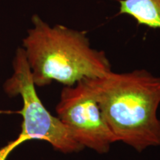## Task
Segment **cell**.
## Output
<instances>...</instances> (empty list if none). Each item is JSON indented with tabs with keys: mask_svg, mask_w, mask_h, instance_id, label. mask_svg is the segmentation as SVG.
<instances>
[{
	"mask_svg": "<svg viewBox=\"0 0 160 160\" xmlns=\"http://www.w3.org/2000/svg\"><path fill=\"white\" fill-rule=\"evenodd\" d=\"M31 22L22 48L36 86L43 87L53 81L73 86L112 71L107 55L91 47L85 31L51 26L38 14L33 15Z\"/></svg>",
	"mask_w": 160,
	"mask_h": 160,
	"instance_id": "cell-2",
	"label": "cell"
},
{
	"mask_svg": "<svg viewBox=\"0 0 160 160\" xmlns=\"http://www.w3.org/2000/svg\"><path fill=\"white\" fill-rule=\"evenodd\" d=\"M88 81L117 142L138 152L160 146V77L142 69Z\"/></svg>",
	"mask_w": 160,
	"mask_h": 160,
	"instance_id": "cell-1",
	"label": "cell"
},
{
	"mask_svg": "<svg viewBox=\"0 0 160 160\" xmlns=\"http://www.w3.org/2000/svg\"><path fill=\"white\" fill-rule=\"evenodd\" d=\"M119 13L131 16L139 25L160 30V0H119Z\"/></svg>",
	"mask_w": 160,
	"mask_h": 160,
	"instance_id": "cell-5",
	"label": "cell"
},
{
	"mask_svg": "<svg viewBox=\"0 0 160 160\" xmlns=\"http://www.w3.org/2000/svg\"><path fill=\"white\" fill-rule=\"evenodd\" d=\"M56 111L58 118L83 148L105 154L112 144L117 142L88 79L73 86H65Z\"/></svg>",
	"mask_w": 160,
	"mask_h": 160,
	"instance_id": "cell-4",
	"label": "cell"
},
{
	"mask_svg": "<svg viewBox=\"0 0 160 160\" xmlns=\"http://www.w3.org/2000/svg\"><path fill=\"white\" fill-rule=\"evenodd\" d=\"M13 68V73L4 84V91L10 97L21 96L22 109L14 113L22 116L23 122L19 137L0 149V160H5L16 147L31 139L44 140L64 153H77L83 150L61 120L53 117L42 102L22 47L16 51Z\"/></svg>",
	"mask_w": 160,
	"mask_h": 160,
	"instance_id": "cell-3",
	"label": "cell"
}]
</instances>
